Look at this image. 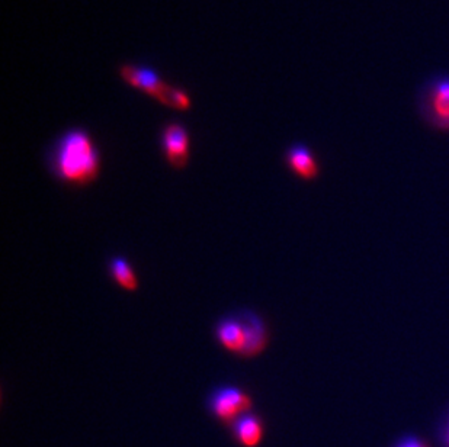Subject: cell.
<instances>
[{
    "instance_id": "9",
    "label": "cell",
    "mask_w": 449,
    "mask_h": 447,
    "mask_svg": "<svg viewBox=\"0 0 449 447\" xmlns=\"http://www.w3.org/2000/svg\"><path fill=\"white\" fill-rule=\"evenodd\" d=\"M110 274L114 279V282L124 291L126 292H137L140 288V281L138 276L131 266V263L128 262L122 255H114L110 260L108 265Z\"/></svg>"
},
{
    "instance_id": "2",
    "label": "cell",
    "mask_w": 449,
    "mask_h": 447,
    "mask_svg": "<svg viewBox=\"0 0 449 447\" xmlns=\"http://www.w3.org/2000/svg\"><path fill=\"white\" fill-rule=\"evenodd\" d=\"M214 334L224 350L243 359L261 356L271 340L266 321L252 309H240L220 318Z\"/></svg>"
},
{
    "instance_id": "7",
    "label": "cell",
    "mask_w": 449,
    "mask_h": 447,
    "mask_svg": "<svg viewBox=\"0 0 449 447\" xmlns=\"http://www.w3.org/2000/svg\"><path fill=\"white\" fill-rule=\"evenodd\" d=\"M233 440L242 447H259L266 434V424L263 418L256 414L249 413L240 417L228 429Z\"/></svg>"
},
{
    "instance_id": "3",
    "label": "cell",
    "mask_w": 449,
    "mask_h": 447,
    "mask_svg": "<svg viewBox=\"0 0 449 447\" xmlns=\"http://www.w3.org/2000/svg\"><path fill=\"white\" fill-rule=\"evenodd\" d=\"M119 76L131 88L152 96L170 109L188 111L190 108V96L185 91L164 81L152 69L136 66V64H124L119 67Z\"/></svg>"
},
{
    "instance_id": "6",
    "label": "cell",
    "mask_w": 449,
    "mask_h": 447,
    "mask_svg": "<svg viewBox=\"0 0 449 447\" xmlns=\"http://www.w3.org/2000/svg\"><path fill=\"white\" fill-rule=\"evenodd\" d=\"M162 150L170 167L182 170L190 157L189 133L181 122H169L162 131Z\"/></svg>"
},
{
    "instance_id": "5",
    "label": "cell",
    "mask_w": 449,
    "mask_h": 447,
    "mask_svg": "<svg viewBox=\"0 0 449 447\" xmlns=\"http://www.w3.org/2000/svg\"><path fill=\"white\" fill-rule=\"evenodd\" d=\"M253 398L236 385H221L214 388L207 398V410L224 427L230 429L240 417L252 413Z\"/></svg>"
},
{
    "instance_id": "10",
    "label": "cell",
    "mask_w": 449,
    "mask_h": 447,
    "mask_svg": "<svg viewBox=\"0 0 449 447\" xmlns=\"http://www.w3.org/2000/svg\"><path fill=\"white\" fill-rule=\"evenodd\" d=\"M394 447H427V446H426V443H424L422 439H419V437L410 434V436L401 437V439L394 444Z\"/></svg>"
},
{
    "instance_id": "4",
    "label": "cell",
    "mask_w": 449,
    "mask_h": 447,
    "mask_svg": "<svg viewBox=\"0 0 449 447\" xmlns=\"http://www.w3.org/2000/svg\"><path fill=\"white\" fill-rule=\"evenodd\" d=\"M417 111L434 130L449 133V76H436L422 84Z\"/></svg>"
},
{
    "instance_id": "1",
    "label": "cell",
    "mask_w": 449,
    "mask_h": 447,
    "mask_svg": "<svg viewBox=\"0 0 449 447\" xmlns=\"http://www.w3.org/2000/svg\"><path fill=\"white\" fill-rule=\"evenodd\" d=\"M48 166L60 182L73 187H86L99 178L100 154L86 130L72 128L53 144Z\"/></svg>"
},
{
    "instance_id": "8",
    "label": "cell",
    "mask_w": 449,
    "mask_h": 447,
    "mask_svg": "<svg viewBox=\"0 0 449 447\" xmlns=\"http://www.w3.org/2000/svg\"><path fill=\"white\" fill-rule=\"evenodd\" d=\"M285 163L291 172L306 182H313L320 175V164L314 153L304 144H294L287 148Z\"/></svg>"
},
{
    "instance_id": "11",
    "label": "cell",
    "mask_w": 449,
    "mask_h": 447,
    "mask_svg": "<svg viewBox=\"0 0 449 447\" xmlns=\"http://www.w3.org/2000/svg\"><path fill=\"white\" fill-rule=\"evenodd\" d=\"M441 441L445 447H449V411L446 413L443 422L441 425Z\"/></svg>"
}]
</instances>
